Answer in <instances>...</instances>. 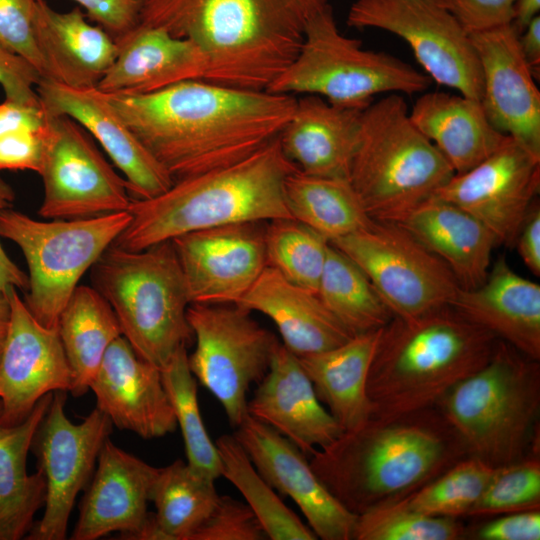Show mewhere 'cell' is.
Masks as SVG:
<instances>
[{"label":"cell","instance_id":"44","mask_svg":"<svg viewBox=\"0 0 540 540\" xmlns=\"http://www.w3.org/2000/svg\"><path fill=\"white\" fill-rule=\"evenodd\" d=\"M268 539L250 507L230 496H219L216 506L190 540Z\"/></svg>","mask_w":540,"mask_h":540},{"label":"cell","instance_id":"47","mask_svg":"<svg viewBox=\"0 0 540 540\" xmlns=\"http://www.w3.org/2000/svg\"><path fill=\"white\" fill-rule=\"evenodd\" d=\"M470 35L511 24L515 0H441Z\"/></svg>","mask_w":540,"mask_h":540},{"label":"cell","instance_id":"43","mask_svg":"<svg viewBox=\"0 0 540 540\" xmlns=\"http://www.w3.org/2000/svg\"><path fill=\"white\" fill-rule=\"evenodd\" d=\"M540 507L539 457L496 467L468 516L502 515Z\"/></svg>","mask_w":540,"mask_h":540},{"label":"cell","instance_id":"46","mask_svg":"<svg viewBox=\"0 0 540 540\" xmlns=\"http://www.w3.org/2000/svg\"><path fill=\"white\" fill-rule=\"evenodd\" d=\"M41 73L22 56L0 44V86L5 100L28 106H41L36 86Z\"/></svg>","mask_w":540,"mask_h":540},{"label":"cell","instance_id":"35","mask_svg":"<svg viewBox=\"0 0 540 540\" xmlns=\"http://www.w3.org/2000/svg\"><path fill=\"white\" fill-rule=\"evenodd\" d=\"M285 200L293 219L329 242L364 228L371 222L346 179L292 172L285 181Z\"/></svg>","mask_w":540,"mask_h":540},{"label":"cell","instance_id":"1","mask_svg":"<svg viewBox=\"0 0 540 540\" xmlns=\"http://www.w3.org/2000/svg\"><path fill=\"white\" fill-rule=\"evenodd\" d=\"M106 95L174 182L255 153L279 136L297 101L291 94L204 80H188L148 94Z\"/></svg>","mask_w":540,"mask_h":540},{"label":"cell","instance_id":"21","mask_svg":"<svg viewBox=\"0 0 540 540\" xmlns=\"http://www.w3.org/2000/svg\"><path fill=\"white\" fill-rule=\"evenodd\" d=\"M49 115L67 116L88 131L125 175L135 199H149L168 190L174 181L149 153L97 88H71L42 77L36 86Z\"/></svg>","mask_w":540,"mask_h":540},{"label":"cell","instance_id":"20","mask_svg":"<svg viewBox=\"0 0 540 540\" xmlns=\"http://www.w3.org/2000/svg\"><path fill=\"white\" fill-rule=\"evenodd\" d=\"M482 70L490 123L540 157V91L512 24L470 34Z\"/></svg>","mask_w":540,"mask_h":540},{"label":"cell","instance_id":"26","mask_svg":"<svg viewBox=\"0 0 540 540\" xmlns=\"http://www.w3.org/2000/svg\"><path fill=\"white\" fill-rule=\"evenodd\" d=\"M85 17L79 7L62 13L46 0H35L34 34L43 78L71 88H97L119 48L104 29Z\"/></svg>","mask_w":540,"mask_h":540},{"label":"cell","instance_id":"52","mask_svg":"<svg viewBox=\"0 0 540 540\" xmlns=\"http://www.w3.org/2000/svg\"><path fill=\"white\" fill-rule=\"evenodd\" d=\"M46 124L42 106H28L5 100L0 104V136L18 130H40Z\"/></svg>","mask_w":540,"mask_h":540},{"label":"cell","instance_id":"50","mask_svg":"<svg viewBox=\"0 0 540 540\" xmlns=\"http://www.w3.org/2000/svg\"><path fill=\"white\" fill-rule=\"evenodd\" d=\"M479 540H539L540 511L525 510L502 514L487 521L475 532Z\"/></svg>","mask_w":540,"mask_h":540},{"label":"cell","instance_id":"5","mask_svg":"<svg viewBox=\"0 0 540 540\" xmlns=\"http://www.w3.org/2000/svg\"><path fill=\"white\" fill-rule=\"evenodd\" d=\"M497 339L451 306L392 319L380 329L367 379L372 417L437 405L491 357Z\"/></svg>","mask_w":540,"mask_h":540},{"label":"cell","instance_id":"13","mask_svg":"<svg viewBox=\"0 0 540 540\" xmlns=\"http://www.w3.org/2000/svg\"><path fill=\"white\" fill-rule=\"evenodd\" d=\"M346 22L402 38L432 81L481 101L483 77L476 50L441 0H356Z\"/></svg>","mask_w":540,"mask_h":540},{"label":"cell","instance_id":"12","mask_svg":"<svg viewBox=\"0 0 540 540\" xmlns=\"http://www.w3.org/2000/svg\"><path fill=\"white\" fill-rule=\"evenodd\" d=\"M187 320L196 340L188 355L190 371L236 428L249 415V388L267 373L279 341L235 304H190Z\"/></svg>","mask_w":540,"mask_h":540},{"label":"cell","instance_id":"40","mask_svg":"<svg viewBox=\"0 0 540 540\" xmlns=\"http://www.w3.org/2000/svg\"><path fill=\"white\" fill-rule=\"evenodd\" d=\"M494 469L478 458L467 456L421 487L385 504L427 516H466Z\"/></svg>","mask_w":540,"mask_h":540},{"label":"cell","instance_id":"8","mask_svg":"<svg viewBox=\"0 0 540 540\" xmlns=\"http://www.w3.org/2000/svg\"><path fill=\"white\" fill-rule=\"evenodd\" d=\"M94 288L137 355L161 369L194 337L190 300L171 241L140 251L111 245L92 266Z\"/></svg>","mask_w":540,"mask_h":540},{"label":"cell","instance_id":"31","mask_svg":"<svg viewBox=\"0 0 540 540\" xmlns=\"http://www.w3.org/2000/svg\"><path fill=\"white\" fill-rule=\"evenodd\" d=\"M409 116L440 151L455 174L464 173L507 139L489 121L479 100L449 92H423Z\"/></svg>","mask_w":540,"mask_h":540},{"label":"cell","instance_id":"48","mask_svg":"<svg viewBox=\"0 0 540 540\" xmlns=\"http://www.w3.org/2000/svg\"><path fill=\"white\" fill-rule=\"evenodd\" d=\"M44 141L45 126L40 130L18 129L0 136V171L31 170L38 173Z\"/></svg>","mask_w":540,"mask_h":540},{"label":"cell","instance_id":"16","mask_svg":"<svg viewBox=\"0 0 540 540\" xmlns=\"http://www.w3.org/2000/svg\"><path fill=\"white\" fill-rule=\"evenodd\" d=\"M540 189V157L511 137L470 170L454 174L434 195L479 220L498 245L514 247Z\"/></svg>","mask_w":540,"mask_h":540},{"label":"cell","instance_id":"51","mask_svg":"<svg viewBox=\"0 0 540 540\" xmlns=\"http://www.w3.org/2000/svg\"><path fill=\"white\" fill-rule=\"evenodd\" d=\"M517 248L525 266L537 277L540 276V207L536 200L517 235Z\"/></svg>","mask_w":540,"mask_h":540},{"label":"cell","instance_id":"23","mask_svg":"<svg viewBox=\"0 0 540 540\" xmlns=\"http://www.w3.org/2000/svg\"><path fill=\"white\" fill-rule=\"evenodd\" d=\"M159 468L127 453L108 438L79 506L72 540H95L111 532L135 540L147 519Z\"/></svg>","mask_w":540,"mask_h":540},{"label":"cell","instance_id":"39","mask_svg":"<svg viewBox=\"0 0 540 540\" xmlns=\"http://www.w3.org/2000/svg\"><path fill=\"white\" fill-rule=\"evenodd\" d=\"M160 371L182 433L187 463L200 474L216 480L221 476L222 464L201 417L197 382L189 368L186 346L180 347Z\"/></svg>","mask_w":540,"mask_h":540},{"label":"cell","instance_id":"14","mask_svg":"<svg viewBox=\"0 0 540 540\" xmlns=\"http://www.w3.org/2000/svg\"><path fill=\"white\" fill-rule=\"evenodd\" d=\"M45 114L39 215L76 219L127 211L133 197L126 180L106 161L86 130L67 116Z\"/></svg>","mask_w":540,"mask_h":540},{"label":"cell","instance_id":"19","mask_svg":"<svg viewBox=\"0 0 540 540\" xmlns=\"http://www.w3.org/2000/svg\"><path fill=\"white\" fill-rule=\"evenodd\" d=\"M233 435L263 479L295 502L317 538L353 540L357 515L328 491L294 443L250 415Z\"/></svg>","mask_w":540,"mask_h":540},{"label":"cell","instance_id":"34","mask_svg":"<svg viewBox=\"0 0 540 540\" xmlns=\"http://www.w3.org/2000/svg\"><path fill=\"white\" fill-rule=\"evenodd\" d=\"M58 333L72 373L70 392L85 394L106 350L122 336L114 311L94 288L78 286L58 319Z\"/></svg>","mask_w":540,"mask_h":540},{"label":"cell","instance_id":"22","mask_svg":"<svg viewBox=\"0 0 540 540\" xmlns=\"http://www.w3.org/2000/svg\"><path fill=\"white\" fill-rule=\"evenodd\" d=\"M89 389L119 429L153 439L177 428L160 369L140 358L123 336L106 350Z\"/></svg>","mask_w":540,"mask_h":540},{"label":"cell","instance_id":"6","mask_svg":"<svg viewBox=\"0 0 540 540\" xmlns=\"http://www.w3.org/2000/svg\"><path fill=\"white\" fill-rule=\"evenodd\" d=\"M454 174L412 123L401 94H388L363 110L348 181L371 219L398 222Z\"/></svg>","mask_w":540,"mask_h":540},{"label":"cell","instance_id":"10","mask_svg":"<svg viewBox=\"0 0 540 540\" xmlns=\"http://www.w3.org/2000/svg\"><path fill=\"white\" fill-rule=\"evenodd\" d=\"M129 222L128 211L52 221L11 208L0 211V236L15 243L26 260L29 292L24 303L38 322L57 327L81 277Z\"/></svg>","mask_w":540,"mask_h":540},{"label":"cell","instance_id":"18","mask_svg":"<svg viewBox=\"0 0 540 540\" xmlns=\"http://www.w3.org/2000/svg\"><path fill=\"white\" fill-rule=\"evenodd\" d=\"M10 325L0 359V422L22 423L37 402L49 393L70 392L72 373L57 327L38 322L19 297L6 288Z\"/></svg>","mask_w":540,"mask_h":540},{"label":"cell","instance_id":"28","mask_svg":"<svg viewBox=\"0 0 540 540\" xmlns=\"http://www.w3.org/2000/svg\"><path fill=\"white\" fill-rule=\"evenodd\" d=\"M118 55L99 82L106 94H148L188 80H204L206 62L191 41L139 25L116 42Z\"/></svg>","mask_w":540,"mask_h":540},{"label":"cell","instance_id":"27","mask_svg":"<svg viewBox=\"0 0 540 540\" xmlns=\"http://www.w3.org/2000/svg\"><path fill=\"white\" fill-rule=\"evenodd\" d=\"M364 109L307 94L278 139L285 156L304 174L348 180Z\"/></svg>","mask_w":540,"mask_h":540},{"label":"cell","instance_id":"7","mask_svg":"<svg viewBox=\"0 0 540 540\" xmlns=\"http://www.w3.org/2000/svg\"><path fill=\"white\" fill-rule=\"evenodd\" d=\"M468 455L492 467L528 456L540 410V366L498 340L490 359L437 404Z\"/></svg>","mask_w":540,"mask_h":540},{"label":"cell","instance_id":"33","mask_svg":"<svg viewBox=\"0 0 540 540\" xmlns=\"http://www.w3.org/2000/svg\"><path fill=\"white\" fill-rule=\"evenodd\" d=\"M52 397L53 393H49L41 398L18 425L5 426L0 422V540L26 536L34 524L35 513L45 503V477L40 470L29 475L26 462L33 436Z\"/></svg>","mask_w":540,"mask_h":540},{"label":"cell","instance_id":"49","mask_svg":"<svg viewBox=\"0 0 540 540\" xmlns=\"http://www.w3.org/2000/svg\"><path fill=\"white\" fill-rule=\"evenodd\" d=\"M115 42L140 25V0H74Z\"/></svg>","mask_w":540,"mask_h":540},{"label":"cell","instance_id":"4","mask_svg":"<svg viewBox=\"0 0 540 540\" xmlns=\"http://www.w3.org/2000/svg\"><path fill=\"white\" fill-rule=\"evenodd\" d=\"M297 169L276 137L234 164L176 181L155 197L133 198L130 222L114 245L140 251L202 229L292 218L284 187Z\"/></svg>","mask_w":540,"mask_h":540},{"label":"cell","instance_id":"17","mask_svg":"<svg viewBox=\"0 0 540 540\" xmlns=\"http://www.w3.org/2000/svg\"><path fill=\"white\" fill-rule=\"evenodd\" d=\"M245 222L171 240L190 304H236L267 266L265 227Z\"/></svg>","mask_w":540,"mask_h":540},{"label":"cell","instance_id":"55","mask_svg":"<svg viewBox=\"0 0 540 540\" xmlns=\"http://www.w3.org/2000/svg\"><path fill=\"white\" fill-rule=\"evenodd\" d=\"M540 0H515L511 24L520 34L539 15Z\"/></svg>","mask_w":540,"mask_h":540},{"label":"cell","instance_id":"29","mask_svg":"<svg viewBox=\"0 0 540 540\" xmlns=\"http://www.w3.org/2000/svg\"><path fill=\"white\" fill-rule=\"evenodd\" d=\"M235 305L271 319L282 344L298 357L331 349L352 336L317 293L290 282L269 265Z\"/></svg>","mask_w":540,"mask_h":540},{"label":"cell","instance_id":"9","mask_svg":"<svg viewBox=\"0 0 540 540\" xmlns=\"http://www.w3.org/2000/svg\"><path fill=\"white\" fill-rule=\"evenodd\" d=\"M431 83L402 59L364 49L360 40L343 35L326 0L309 17L296 58L267 91L318 95L335 105L365 109L375 95L423 93Z\"/></svg>","mask_w":540,"mask_h":540},{"label":"cell","instance_id":"2","mask_svg":"<svg viewBox=\"0 0 540 540\" xmlns=\"http://www.w3.org/2000/svg\"><path fill=\"white\" fill-rule=\"evenodd\" d=\"M140 24L191 41L204 81L267 91L296 58L307 21L326 0H140Z\"/></svg>","mask_w":540,"mask_h":540},{"label":"cell","instance_id":"42","mask_svg":"<svg viewBox=\"0 0 540 540\" xmlns=\"http://www.w3.org/2000/svg\"><path fill=\"white\" fill-rule=\"evenodd\" d=\"M465 527L457 518L427 516L383 504L357 516L353 540H457Z\"/></svg>","mask_w":540,"mask_h":540},{"label":"cell","instance_id":"56","mask_svg":"<svg viewBox=\"0 0 540 540\" xmlns=\"http://www.w3.org/2000/svg\"><path fill=\"white\" fill-rule=\"evenodd\" d=\"M11 308L7 291L0 292V359L6 343L9 325H10Z\"/></svg>","mask_w":540,"mask_h":540},{"label":"cell","instance_id":"41","mask_svg":"<svg viewBox=\"0 0 540 540\" xmlns=\"http://www.w3.org/2000/svg\"><path fill=\"white\" fill-rule=\"evenodd\" d=\"M329 245L325 237L293 218L271 220L265 227L267 265L315 293Z\"/></svg>","mask_w":540,"mask_h":540},{"label":"cell","instance_id":"24","mask_svg":"<svg viewBox=\"0 0 540 540\" xmlns=\"http://www.w3.org/2000/svg\"><path fill=\"white\" fill-rule=\"evenodd\" d=\"M248 400V414L294 443L306 456L344 431L320 402L299 358L278 342L269 368Z\"/></svg>","mask_w":540,"mask_h":540},{"label":"cell","instance_id":"38","mask_svg":"<svg viewBox=\"0 0 540 540\" xmlns=\"http://www.w3.org/2000/svg\"><path fill=\"white\" fill-rule=\"evenodd\" d=\"M215 444L222 464L221 476L242 494L268 539H317L311 528L282 502L274 489L258 473L234 435H222Z\"/></svg>","mask_w":540,"mask_h":540},{"label":"cell","instance_id":"45","mask_svg":"<svg viewBox=\"0 0 540 540\" xmlns=\"http://www.w3.org/2000/svg\"><path fill=\"white\" fill-rule=\"evenodd\" d=\"M34 17L35 0H0V44L29 61L43 77Z\"/></svg>","mask_w":540,"mask_h":540},{"label":"cell","instance_id":"36","mask_svg":"<svg viewBox=\"0 0 540 540\" xmlns=\"http://www.w3.org/2000/svg\"><path fill=\"white\" fill-rule=\"evenodd\" d=\"M317 294L352 336L381 329L393 317L365 273L331 243Z\"/></svg>","mask_w":540,"mask_h":540},{"label":"cell","instance_id":"25","mask_svg":"<svg viewBox=\"0 0 540 540\" xmlns=\"http://www.w3.org/2000/svg\"><path fill=\"white\" fill-rule=\"evenodd\" d=\"M451 307L526 356L540 360V286L516 273L504 257L473 289L460 288Z\"/></svg>","mask_w":540,"mask_h":540},{"label":"cell","instance_id":"30","mask_svg":"<svg viewBox=\"0 0 540 540\" xmlns=\"http://www.w3.org/2000/svg\"><path fill=\"white\" fill-rule=\"evenodd\" d=\"M397 223L447 265L461 288L473 289L486 279L498 244L465 210L433 196Z\"/></svg>","mask_w":540,"mask_h":540},{"label":"cell","instance_id":"15","mask_svg":"<svg viewBox=\"0 0 540 540\" xmlns=\"http://www.w3.org/2000/svg\"><path fill=\"white\" fill-rule=\"evenodd\" d=\"M66 393H53L32 439L30 450L46 480L45 510L27 539L63 540L75 499L91 479L112 422L97 407L81 422L65 414Z\"/></svg>","mask_w":540,"mask_h":540},{"label":"cell","instance_id":"32","mask_svg":"<svg viewBox=\"0 0 540 540\" xmlns=\"http://www.w3.org/2000/svg\"><path fill=\"white\" fill-rule=\"evenodd\" d=\"M380 329L351 336L344 343L300 356L320 402L344 431L372 417L367 379Z\"/></svg>","mask_w":540,"mask_h":540},{"label":"cell","instance_id":"53","mask_svg":"<svg viewBox=\"0 0 540 540\" xmlns=\"http://www.w3.org/2000/svg\"><path fill=\"white\" fill-rule=\"evenodd\" d=\"M14 198L11 186L0 177V211L10 208ZM9 286L27 288L28 276L8 257L0 243V292Z\"/></svg>","mask_w":540,"mask_h":540},{"label":"cell","instance_id":"11","mask_svg":"<svg viewBox=\"0 0 540 540\" xmlns=\"http://www.w3.org/2000/svg\"><path fill=\"white\" fill-rule=\"evenodd\" d=\"M330 243L365 273L393 316L451 306L461 288L447 265L397 222L372 219Z\"/></svg>","mask_w":540,"mask_h":540},{"label":"cell","instance_id":"3","mask_svg":"<svg viewBox=\"0 0 540 540\" xmlns=\"http://www.w3.org/2000/svg\"><path fill=\"white\" fill-rule=\"evenodd\" d=\"M467 449L438 405L371 417L310 455L328 491L355 515L397 500L432 480Z\"/></svg>","mask_w":540,"mask_h":540},{"label":"cell","instance_id":"54","mask_svg":"<svg viewBox=\"0 0 540 540\" xmlns=\"http://www.w3.org/2000/svg\"><path fill=\"white\" fill-rule=\"evenodd\" d=\"M521 52L538 80L540 76V17L536 16L519 34Z\"/></svg>","mask_w":540,"mask_h":540},{"label":"cell","instance_id":"37","mask_svg":"<svg viewBox=\"0 0 540 540\" xmlns=\"http://www.w3.org/2000/svg\"><path fill=\"white\" fill-rule=\"evenodd\" d=\"M219 496L215 480L176 460L159 468L150 501L169 540H190L211 514Z\"/></svg>","mask_w":540,"mask_h":540}]
</instances>
